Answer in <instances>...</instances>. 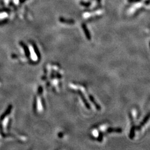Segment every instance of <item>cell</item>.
Listing matches in <instances>:
<instances>
[{
	"label": "cell",
	"instance_id": "4fadbf2b",
	"mask_svg": "<svg viewBox=\"0 0 150 150\" xmlns=\"http://www.w3.org/2000/svg\"><path fill=\"white\" fill-rule=\"evenodd\" d=\"M42 91V87L40 86V88H38V92H39L40 93H41Z\"/></svg>",
	"mask_w": 150,
	"mask_h": 150
},
{
	"label": "cell",
	"instance_id": "30bf717a",
	"mask_svg": "<svg viewBox=\"0 0 150 150\" xmlns=\"http://www.w3.org/2000/svg\"><path fill=\"white\" fill-rule=\"evenodd\" d=\"M144 10H145V8L143 7H140V8H138V9L136 10V11L135 12V15H138L139 13L142 12L143 11H144Z\"/></svg>",
	"mask_w": 150,
	"mask_h": 150
},
{
	"label": "cell",
	"instance_id": "5b68a950",
	"mask_svg": "<svg viewBox=\"0 0 150 150\" xmlns=\"http://www.w3.org/2000/svg\"><path fill=\"white\" fill-rule=\"evenodd\" d=\"M80 4L85 7H89L91 5V2H84V1H80Z\"/></svg>",
	"mask_w": 150,
	"mask_h": 150
},
{
	"label": "cell",
	"instance_id": "277c9868",
	"mask_svg": "<svg viewBox=\"0 0 150 150\" xmlns=\"http://www.w3.org/2000/svg\"><path fill=\"white\" fill-rule=\"evenodd\" d=\"M102 17V16L101 15H97V16H95L93 17H91L88 18L87 20V22H92L93 21H95V20H97L100 19Z\"/></svg>",
	"mask_w": 150,
	"mask_h": 150
},
{
	"label": "cell",
	"instance_id": "52a82bcc",
	"mask_svg": "<svg viewBox=\"0 0 150 150\" xmlns=\"http://www.w3.org/2000/svg\"><path fill=\"white\" fill-rule=\"evenodd\" d=\"M149 117H150V115H149V114H148L147 115V116L146 117L144 118V120H143V121H142V122L141 123V124H140V126L138 127L140 128V127H141L142 126H143V125H144L145 123H146L147 122L148 119H149Z\"/></svg>",
	"mask_w": 150,
	"mask_h": 150
},
{
	"label": "cell",
	"instance_id": "8fae6325",
	"mask_svg": "<svg viewBox=\"0 0 150 150\" xmlns=\"http://www.w3.org/2000/svg\"><path fill=\"white\" fill-rule=\"evenodd\" d=\"M129 3H137L142 1V0H127Z\"/></svg>",
	"mask_w": 150,
	"mask_h": 150
},
{
	"label": "cell",
	"instance_id": "6da1fadb",
	"mask_svg": "<svg viewBox=\"0 0 150 150\" xmlns=\"http://www.w3.org/2000/svg\"><path fill=\"white\" fill-rule=\"evenodd\" d=\"M82 29L83 30V31H84V33L85 34V36H86L87 39L88 40H90L91 39V34H90V31H88V29L87 28V26L86 25V24L85 23H82Z\"/></svg>",
	"mask_w": 150,
	"mask_h": 150
},
{
	"label": "cell",
	"instance_id": "5bb4252c",
	"mask_svg": "<svg viewBox=\"0 0 150 150\" xmlns=\"http://www.w3.org/2000/svg\"><path fill=\"white\" fill-rule=\"evenodd\" d=\"M96 1H97V2L98 4H100L101 2V0H96Z\"/></svg>",
	"mask_w": 150,
	"mask_h": 150
},
{
	"label": "cell",
	"instance_id": "ba28073f",
	"mask_svg": "<svg viewBox=\"0 0 150 150\" xmlns=\"http://www.w3.org/2000/svg\"><path fill=\"white\" fill-rule=\"evenodd\" d=\"M90 100H91V101H92V102H93V104L95 105V107H96V108H97L98 110H100V108H100V106L97 104V103H96V102H95V101L94 100V98H93V96H90Z\"/></svg>",
	"mask_w": 150,
	"mask_h": 150
},
{
	"label": "cell",
	"instance_id": "7a4b0ae2",
	"mask_svg": "<svg viewBox=\"0 0 150 150\" xmlns=\"http://www.w3.org/2000/svg\"><path fill=\"white\" fill-rule=\"evenodd\" d=\"M59 21L61 23L68 25H73L75 23V21L72 19H67V18H65L62 17H60L59 18Z\"/></svg>",
	"mask_w": 150,
	"mask_h": 150
},
{
	"label": "cell",
	"instance_id": "3957f363",
	"mask_svg": "<svg viewBox=\"0 0 150 150\" xmlns=\"http://www.w3.org/2000/svg\"><path fill=\"white\" fill-rule=\"evenodd\" d=\"M102 7V5H101L100 4H98V5H97V6H96V7H95L94 8H92V9L85 10L84 11L86 12H88V13L95 12H96V11H98V10L101 9Z\"/></svg>",
	"mask_w": 150,
	"mask_h": 150
},
{
	"label": "cell",
	"instance_id": "7c38bea8",
	"mask_svg": "<svg viewBox=\"0 0 150 150\" xmlns=\"http://www.w3.org/2000/svg\"><path fill=\"white\" fill-rule=\"evenodd\" d=\"M144 4L147 5V6H148L150 5V0H145L144 1Z\"/></svg>",
	"mask_w": 150,
	"mask_h": 150
},
{
	"label": "cell",
	"instance_id": "8992f818",
	"mask_svg": "<svg viewBox=\"0 0 150 150\" xmlns=\"http://www.w3.org/2000/svg\"><path fill=\"white\" fill-rule=\"evenodd\" d=\"M135 126H132L130 133V138H131V139H132L135 136Z\"/></svg>",
	"mask_w": 150,
	"mask_h": 150
},
{
	"label": "cell",
	"instance_id": "9c48e42d",
	"mask_svg": "<svg viewBox=\"0 0 150 150\" xmlns=\"http://www.w3.org/2000/svg\"><path fill=\"white\" fill-rule=\"evenodd\" d=\"M107 131L108 132H114L116 131L117 132H121L122 131L121 129H120V128H117V129H113V128H109L108 129Z\"/></svg>",
	"mask_w": 150,
	"mask_h": 150
}]
</instances>
